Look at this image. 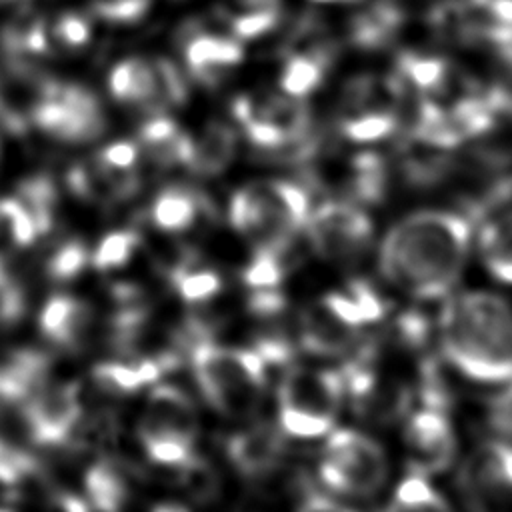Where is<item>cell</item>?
Returning <instances> with one entry per match:
<instances>
[{
	"label": "cell",
	"mask_w": 512,
	"mask_h": 512,
	"mask_svg": "<svg viewBox=\"0 0 512 512\" xmlns=\"http://www.w3.org/2000/svg\"><path fill=\"white\" fill-rule=\"evenodd\" d=\"M340 372L346 400L374 422L404 418L418 404H444L430 326L418 314H402L364 336Z\"/></svg>",
	"instance_id": "6da1fadb"
},
{
	"label": "cell",
	"mask_w": 512,
	"mask_h": 512,
	"mask_svg": "<svg viewBox=\"0 0 512 512\" xmlns=\"http://www.w3.org/2000/svg\"><path fill=\"white\" fill-rule=\"evenodd\" d=\"M472 220L452 210H418L400 218L382 238V276L416 300L452 294L472 248Z\"/></svg>",
	"instance_id": "7a4b0ae2"
},
{
	"label": "cell",
	"mask_w": 512,
	"mask_h": 512,
	"mask_svg": "<svg viewBox=\"0 0 512 512\" xmlns=\"http://www.w3.org/2000/svg\"><path fill=\"white\" fill-rule=\"evenodd\" d=\"M442 358L480 384L512 380V306L486 290L444 298L436 326Z\"/></svg>",
	"instance_id": "3957f363"
},
{
	"label": "cell",
	"mask_w": 512,
	"mask_h": 512,
	"mask_svg": "<svg viewBox=\"0 0 512 512\" xmlns=\"http://www.w3.org/2000/svg\"><path fill=\"white\" fill-rule=\"evenodd\" d=\"M384 316L378 290L364 282L332 290L312 300L298 318L300 348L314 356H342L366 336L368 326Z\"/></svg>",
	"instance_id": "277c9868"
},
{
	"label": "cell",
	"mask_w": 512,
	"mask_h": 512,
	"mask_svg": "<svg viewBox=\"0 0 512 512\" xmlns=\"http://www.w3.org/2000/svg\"><path fill=\"white\" fill-rule=\"evenodd\" d=\"M190 364L196 384L208 404L226 414H250L266 390V362L254 348H228L208 336L190 344Z\"/></svg>",
	"instance_id": "5b68a950"
},
{
	"label": "cell",
	"mask_w": 512,
	"mask_h": 512,
	"mask_svg": "<svg viewBox=\"0 0 512 512\" xmlns=\"http://www.w3.org/2000/svg\"><path fill=\"white\" fill-rule=\"evenodd\" d=\"M312 202L304 186L292 180L268 178L238 188L228 204L236 232L254 246H272L298 238L310 216Z\"/></svg>",
	"instance_id": "8992f818"
},
{
	"label": "cell",
	"mask_w": 512,
	"mask_h": 512,
	"mask_svg": "<svg viewBox=\"0 0 512 512\" xmlns=\"http://www.w3.org/2000/svg\"><path fill=\"white\" fill-rule=\"evenodd\" d=\"M346 402L340 370L294 366L282 376L276 390L280 432L292 438H322L336 428Z\"/></svg>",
	"instance_id": "52a82bcc"
},
{
	"label": "cell",
	"mask_w": 512,
	"mask_h": 512,
	"mask_svg": "<svg viewBox=\"0 0 512 512\" xmlns=\"http://www.w3.org/2000/svg\"><path fill=\"white\" fill-rule=\"evenodd\" d=\"M318 462L320 482L346 498H370L388 478V458L380 442L356 428L328 432Z\"/></svg>",
	"instance_id": "ba28073f"
},
{
	"label": "cell",
	"mask_w": 512,
	"mask_h": 512,
	"mask_svg": "<svg viewBox=\"0 0 512 512\" xmlns=\"http://www.w3.org/2000/svg\"><path fill=\"white\" fill-rule=\"evenodd\" d=\"M232 116L248 142L264 152L300 148L312 126L308 104L284 92L242 94L232 102Z\"/></svg>",
	"instance_id": "9c48e42d"
},
{
	"label": "cell",
	"mask_w": 512,
	"mask_h": 512,
	"mask_svg": "<svg viewBox=\"0 0 512 512\" xmlns=\"http://www.w3.org/2000/svg\"><path fill=\"white\" fill-rule=\"evenodd\" d=\"M30 124L58 142L86 144L104 134L108 120L92 90L52 78L30 112Z\"/></svg>",
	"instance_id": "30bf717a"
},
{
	"label": "cell",
	"mask_w": 512,
	"mask_h": 512,
	"mask_svg": "<svg viewBox=\"0 0 512 512\" xmlns=\"http://www.w3.org/2000/svg\"><path fill=\"white\" fill-rule=\"evenodd\" d=\"M304 236L318 258L332 264H352L368 252L374 222L362 204L330 198L310 210Z\"/></svg>",
	"instance_id": "8fae6325"
},
{
	"label": "cell",
	"mask_w": 512,
	"mask_h": 512,
	"mask_svg": "<svg viewBox=\"0 0 512 512\" xmlns=\"http://www.w3.org/2000/svg\"><path fill=\"white\" fill-rule=\"evenodd\" d=\"M458 490L470 512H508L512 508V446L492 438L462 462Z\"/></svg>",
	"instance_id": "7c38bea8"
},
{
	"label": "cell",
	"mask_w": 512,
	"mask_h": 512,
	"mask_svg": "<svg viewBox=\"0 0 512 512\" xmlns=\"http://www.w3.org/2000/svg\"><path fill=\"white\" fill-rule=\"evenodd\" d=\"M402 420V444L410 472L430 478L448 470L458 454V436L444 404H418Z\"/></svg>",
	"instance_id": "4fadbf2b"
},
{
	"label": "cell",
	"mask_w": 512,
	"mask_h": 512,
	"mask_svg": "<svg viewBox=\"0 0 512 512\" xmlns=\"http://www.w3.org/2000/svg\"><path fill=\"white\" fill-rule=\"evenodd\" d=\"M26 430L38 446L56 448L74 440L82 426V402L78 386L44 384L24 404Z\"/></svg>",
	"instance_id": "5bb4252c"
},
{
	"label": "cell",
	"mask_w": 512,
	"mask_h": 512,
	"mask_svg": "<svg viewBox=\"0 0 512 512\" xmlns=\"http://www.w3.org/2000/svg\"><path fill=\"white\" fill-rule=\"evenodd\" d=\"M476 246L488 274L512 284V178L492 188L476 206Z\"/></svg>",
	"instance_id": "9a60e30c"
},
{
	"label": "cell",
	"mask_w": 512,
	"mask_h": 512,
	"mask_svg": "<svg viewBox=\"0 0 512 512\" xmlns=\"http://www.w3.org/2000/svg\"><path fill=\"white\" fill-rule=\"evenodd\" d=\"M138 438L140 442L150 438H176L196 444L198 414L188 394L170 384L154 386L138 422Z\"/></svg>",
	"instance_id": "2e32d148"
},
{
	"label": "cell",
	"mask_w": 512,
	"mask_h": 512,
	"mask_svg": "<svg viewBox=\"0 0 512 512\" xmlns=\"http://www.w3.org/2000/svg\"><path fill=\"white\" fill-rule=\"evenodd\" d=\"M242 60L244 46L234 36L196 32L184 44V64L188 74L208 88L222 84Z\"/></svg>",
	"instance_id": "e0dca14e"
},
{
	"label": "cell",
	"mask_w": 512,
	"mask_h": 512,
	"mask_svg": "<svg viewBox=\"0 0 512 512\" xmlns=\"http://www.w3.org/2000/svg\"><path fill=\"white\" fill-rule=\"evenodd\" d=\"M180 364V354L132 356L130 360L100 362L92 370L94 384L106 394L126 396L158 382L168 370Z\"/></svg>",
	"instance_id": "ac0fdd59"
},
{
	"label": "cell",
	"mask_w": 512,
	"mask_h": 512,
	"mask_svg": "<svg viewBox=\"0 0 512 512\" xmlns=\"http://www.w3.org/2000/svg\"><path fill=\"white\" fill-rule=\"evenodd\" d=\"M226 454L234 468L246 478L270 474L282 460V438L276 430L258 424L228 438Z\"/></svg>",
	"instance_id": "d6986e66"
},
{
	"label": "cell",
	"mask_w": 512,
	"mask_h": 512,
	"mask_svg": "<svg viewBox=\"0 0 512 512\" xmlns=\"http://www.w3.org/2000/svg\"><path fill=\"white\" fill-rule=\"evenodd\" d=\"M110 96L132 108L158 114V82L154 58L130 56L116 62L108 72Z\"/></svg>",
	"instance_id": "ffe728a7"
},
{
	"label": "cell",
	"mask_w": 512,
	"mask_h": 512,
	"mask_svg": "<svg viewBox=\"0 0 512 512\" xmlns=\"http://www.w3.org/2000/svg\"><path fill=\"white\" fill-rule=\"evenodd\" d=\"M138 146L140 152L160 168H186L192 156V136L164 112L152 114L140 126Z\"/></svg>",
	"instance_id": "44dd1931"
},
{
	"label": "cell",
	"mask_w": 512,
	"mask_h": 512,
	"mask_svg": "<svg viewBox=\"0 0 512 512\" xmlns=\"http://www.w3.org/2000/svg\"><path fill=\"white\" fill-rule=\"evenodd\" d=\"M42 334L60 348H78L90 332L92 308L68 294L52 296L40 312Z\"/></svg>",
	"instance_id": "7402d4cb"
},
{
	"label": "cell",
	"mask_w": 512,
	"mask_h": 512,
	"mask_svg": "<svg viewBox=\"0 0 512 512\" xmlns=\"http://www.w3.org/2000/svg\"><path fill=\"white\" fill-rule=\"evenodd\" d=\"M332 48L320 40L306 44L304 48L292 46L284 56L280 70V88L284 94L304 98L314 92L330 66Z\"/></svg>",
	"instance_id": "603a6c76"
},
{
	"label": "cell",
	"mask_w": 512,
	"mask_h": 512,
	"mask_svg": "<svg viewBox=\"0 0 512 512\" xmlns=\"http://www.w3.org/2000/svg\"><path fill=\"white\" fill-rule=\"evenodd\" d=\"M212 204L202 192L190 186H166L152 202L150 216L156 228L164 232H184L200 218L210 216Z\"/></svg>",
	"instance_id": "cb8c5ba5"
},
{
	"label": "cell",
	"mask_w": 512,
	"mask_h": 512,
	"mask_svg": "<svg viewBox=\"0 0 512 512\" xmlns=\"http://www.w3.org/2000/svg\"><path fill=\"white\" fill-rule=\"evenodd\" d=\"M238 134L222 120H210L198 136H192V156L188 170L198 176L222 174L236 158Z\"/></svg>",
	"instance_id": "d4e9b609"
},
{
	"label": "cell",
	"mask_w": 512,
	"mask_h": 512,
	"mask_svg": "<svg viewBox=\"0 0 512 512\" xmlns=\"http://www.w3.org/2000/svg\"><path fill=\"white\" fill-rule=\"evenodd\" d=\"M0 48L6 60L34 62L52 52L48 24L34 10H22L0 30Z\"/></svg>",
	"instance_id": "484cf974"
},
{
	"label": "cell",
	"mask_w": 512,
	"mask_h": 512,
	"mask_svg": "<svg viewBox=\"0 0 512 512\" xmlns=\"http://www.w3.org/2000/svg\"><path fill=\"white\" fill-rule=\"evenodd\" d=\"M404 24V10L392 0H380L350 22V42L364 50L388 44Z\"/></svg>",
	"instance_id": "4316f807"
},
{
	"label": "cell",
	"mask_w": 512,
	"mask_h": 512,
	"mask_svg": "<svg viewBox=\"0 0 512 512\" xmlns=\"http://www.w3.org/2000/svg\"><path fill=\"white\" fill-rule=\"evenodd\" d=\"M84 488L90 508L96 512H122L130 496L122 468L110 460H98L86 470Z\"/></svg>",
	"instance_id": "83f0119b"
},
{
	"label": "cell",
	"mask_w": 512,
	"mask_h": 512,
	"mask_svg": "<svg viewBox=\"0 0 512 512\" xmlns=\"http://www.w3.org/2000/svg\"><path fill=\"white\" fill-rule=\"evenodd\" d=\"M396 88L410 86L412 92L422 96H432L442 90L448 80V64L442 58L404 52L396 60Z\"/></svg>",
	"instance_id": "f1b7e54d"
},
{
	"label": "cell",
	"mask_w": 512,
	"mask_h": 512,
	"mask_svg": "<svg viewBox=\"0 0 512 512\" xmlns=\"http://www.w3.org/2000/svg\"><path fill=\"white\" fill-rule=\"evenodd\" d=\"M66 184L72 194L78 198L100 204V206H114L124 202L118 186L114 180L108 176V172L100 166L96 156H88L80 162H76L68 174H66Z\"/></svg>",
	"instance_id": "f546056e"
},
{
	"label": "cell",
	"mask_w": 512,
	"mask_h": 512,
	"mask_svg": "<svg viewBox=\"0 0 512 512\" xmlns=\"http://www.w3.org/2000/svg\"><path fill=\"white\" fill-rule=\"evenodd\" d=\"M282 16V0H232L228 26L240 42L256 40L276 28Z\"/></svg>",
	"instance_id": "4dcf8cb0"
},
{
	"label": "cell",
	"mask_w": 512,
	"mask_h": 512,
	"mask_svg": "<svg viewBox=\"0 0 512 512\" xmlns=\"http://www.w3.org/2000/svg\"><path fill=\"white\" fill-rule=\"evenodd\" d=\"M384 512H456L428 476L408 472L396 486Z\"/></svg>",
	"instance_id": "1f68e13d"
},
{
	"label": "cell",
	"mask_w": 512,
	"mask_h": 512,
	"mask_svg": "<svg viewBox=\"0 0 512 512\" xmlns=\"http://www.w3.org/2000/svg\"><path fill=\"white\" fill-rule=\"evenodd\" d=\"M170 282L184 302L200 304L212 300L222 290V278L212 268L194 266L190 258H182L168 272Z\"/></svg>",
	"instance_id": "d6a6232c"
},
{
	"label": "cell",
	"mask_w": 512,
	"mask_h": 512,
	"mask_svg": "<svg viewBox=\"0 0 512 512\" xmlns=\"http://www.w3.org/2000/svg\"><path fill=\"white\" fill-rule=\"evenodd\" d=\"M40 236L32 216L16 196L0 198V256L26 248Z\"/></svg>",
	"instance_id": "836d02e7"
},
{
	"label": "cell",
	"mask_w": 512,
	"mask_h": 512,
	"mask_svg": "<svg viewBox=\"0 0 512 512\" xmlns=\"http://www.w3.org/2000/svg\"><path fill=\"white\" fill-rule=\"evenodd\" d=\"M14 196L24 204V208L32 216L40 236L46 234L54 224V212H56V202H58L54 182L42 174L32 176L18 186Z\"/></svg>",
	"instance_id": "e575fe53"
},
{
	"label": "cell",
	"mask_w": 512,
	"mask_h": 512,
	"mask_svg": "<svg viewBox=\"0 0 512 512\" xmlns=\"http://www.w3.org/2000/svg\"><path fill=\"white\" fill-rule=\"evenodd\" d=\"M138 248L140 234L136 230H114L102 236V240L90 254V264L98 272L118 270L134 258Z\"/></svg>",
	"instance_id": "d590c367"
},
{
	"label": "cell",
	"mask_w": 512,
	"mask_h": 512,
	"mask_svg": "<svg viewBox=\"0 0 512 512\" xmlns=\"http://www.w3.org/2000/svg\"><path fill=\"white\" fill-rule=\"evenodd\" d=\"M48 36L52 48L62 52L82 50L92 40L90 16L78 10H64L48 24Z\"/></svg>",
	"instance_id": "8d00e7d4"
},
{
	"label": "cell",
	"mask_w": 512,
	"mask_h": 512,
	"mask_svg": "<svg viewBox=\"0 0 512 512\" xmlns=\"http://www.w3.org/2000/svg\"><path fill=\"white\" fill-rule=\"evenodd\" d=\"M176 484L186 490V494L196 502H210L220 488V478L216 470L198 454L192 456L182 466L172 468Z\"/></svg>",
	"instance_id": "74e56055"
},
{
	"label": "cell",
	"mask_w": 512,
	"mask_h": 512,
	"mask_svg": "<svg viewBox=\"0 0 512 512\" xmlns=\"http://www.w3.org/2000/svg\"><path fill=\"white\" fill-rule=\"evenodd\" d=\"M90 264V250L82 240H68L60 244L46 260V272L56 282H70Z\"/></svg>",
	"instance_id": "f35d334b"
},
{
	"label": "cell",
	"mask_w": 512,
	"mask_h": 512,
	"mask_svg": "<svg viewBox=\"0 0 512 512\" xmlns=\"http://www.w3.org/2000/svg\"><path fill=\"white\" fill-rule=\"evenodd\" d=\"M26 310V296L20 282L0 256V328L16 324Z\"/></svg>",
	"instance_id": "ab89813d"
},
{
	"label": "cell",
	"mask_w": 512,
	"mask_h": 512,
	"mask_svg": "<svg viewBox=\"0 0 512 512\" xmlns=\"http://www.w3.org/2000/svg\"><path fill=\"white\" fill-rule=\"evenodd\" d=\"M92 12L110 24H134L142 20L152 0H88Z\"/></svg>",
	"instance_id": "60d3db41"
},
{
	"label": "cell",
	"mask_w": 512,
	"mask_h": 512,
	"mask_svg": "<svg viewBox=\"0 0 512 512\" xmlns=\"http://www.w3.org/2000/svg\"><path fill=\"white\" fill-rule=\"evenodd\" d=\"M500 386V392L488 402L486 420L494 438L512 446V380Z\"/></svg>",
	"instance_id": "b9f144b4"
},
{
	"label": "cell",
	"mask_w": 512,
	"mask_h": 512,
	"mask_svg": "<svg viewBox=\"0 0 512 512\" xmlns=\"http://www.w3.org/2000/svg\"><path fill=\"white\" fill-rule=\"evenodd\" d=\"M296 512H356L354 508L324 496V494H308L302 498V502L298 504Z\"/></svg>",
	"instance_id": "7bdbcfd3"
},
{
	"label": "cell",
	"mask_w": 512,
	"mask_h": 512,
	"mask_svg": "<svg viewBox=\"0 0 512 512\" xmlns=\"http://www.w3.org/2000/svg\"><path fill=\"white\" fill-rule=\"evenodd\" d=\"M92 508L82 500L80 496H74L70 492H60L50 498L46 512H90Z\"/></svg>",
	"instance_id": "ee69618b"
},
{
	"label": "cell",
	"mask_w": 512,
	"mask_h": 512,
	"mask_svg": "<svg viewBox=\"0 0 512 512\" xmlns=\"http://www.w3.org/2000/svg\"><path fill=\"white\" fill-rule=\"evenodd\" d=\"M152 512H186V510L174 504H162V506H156Z\"/></svg>",
	"instance_id": "f6af8a7d"
},
{
	"label": "cell",
	"mask_w": 512,
	"mask_h": 512,
	"mask_svg": "<svg viewBox=\"0 0 512 512\" xmlns=\"http://www.w3.org/2000/svg\"><path fill=\"white\" fill-rule=\"evenodd\" d=\"M486 2H488V0H472V4H474V6H484Z\"/></svg>",
	"instance_id": "bcb514c9"
},
{
	"label": "cell",
	"mask_w": 512,
	"mask_h": 512,
	"mask_svg": "<svg viewBox=\"0 0 512 512\" xmlns=\"http://www.w3.org/2000/svg\"><path fill=\"white\" fill-rule=\"evenodd\" d=\"M316 2H348V0H316Z\"/></svg>",
	"instance_id": "7dc6e473"
},
{
	"label": "cell",
	"mask_w": 512,
	"mask_h": 512,
	"mask_svg": "<svg viewBox=\"0 0 512 512\" xmlns=\"http://www.w3.org/2000/svg\"><path fill=\"white\" fill-rule=\"evenodd\" d=\"M0 512H12L10 508H0Z\"/></svg>",
	"instance_id": "c3c4849f"
},
{
	"label": "cell",
	"mask_w": 512,
	"mask_h": 512,
	"mask_svg": "<svg viewBox=\"0 0 512 512\" xmlns=\"http://www.w3.org/2000/svg\"><path fill=\"white\" fill-rule=\"evenodd\" d=\"M6 2H12V0H0V4H6Z\"/></svg>",
	"instance_id": "681fc988"
}]
</instances>
